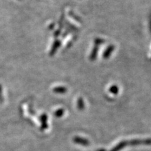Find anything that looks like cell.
Listing matches in <instances>:
<instances>
[{
  "label": "cell",
  "instance_id": "1",
  "mask_svg": "<svg viewBox=\"0 0 151 151\" xmlns=\"http://www.w3.org/2000/svg\"><path fill=\"white\" fill-rule=\"evenodd\" d=\"M130 144L135 145H140V144H151V140H132Z\"/></svg>",
  "mask_w": 151,
  "mask_h": 151
},
{
  "label": "cell",
  "instance_id": "2",
  "mask_svg": "<svg viewBox=\"0 0 151 151\" xmlns=\"http://www.w3.org/2000/svg\"><path fill=\"white\" fill-rule=\"evenodd\" d=\"M127 144H128V143H127V142H125V141L122 142H120V144H118L115 148H113L111 151H119V150H120V149H123L124 147H125Z\"/></svg>",
  "mask_w": 151,
  "mask_h": 151
},
{
  "label": "cell",
  "instance_id": "3",
  "mask_svg": "<svg viewBox=\"0 0 151 151\" xmlns=\"http://www.w3.org/2000/svg\"><path fill=\"white\" fill-rule=\"evenodd\" d=\"M54 90H55V91H58V90H59L58 91H57V92H59V93H63V92H64V91H65V88H55V89H54Z\"/></svg>",
  "mask_w": 151,
  "mask_h": 151
}]
</instances>
